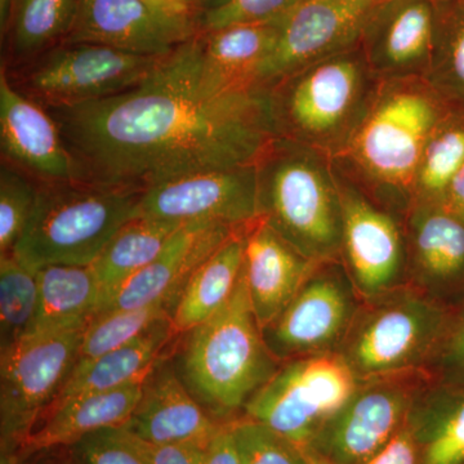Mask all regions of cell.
Instances as JSON below:
<instances>
[{"label": "cell", "instance_id": "74e56055", "mask_svg": "<svg viewBox=\"0 0 464 464\" xmlns=\"http://www.w3.org/2000/svg\"><path fill=\"white\" fill-rule=\"evenodd\" d=\"M424 373L438 383L464 384V304L457 313L449 314L447 326Z\"/></svg>", "mask_w": 464, "mask_h": 464}, {"label": "cell", "instance_id": "8fae6325", "mask_svg": "<svg viewBox=\"0 0 464 464\" xmlns=\"http://www.w3.org/2000/svg\"><path fill=\"white\" fill-rule=\"evenodd\" d=\"M357 293L342 259L322 261L285 310L262 334L280 362L338 353L355 323Z\"/></svg>", "mask_w": 464, "mask_h": 464}, {"label": "cell", "instance_id": "30bf717a", "mask_svg": "<svg viewBox=\"0 0 464 464\" xmlns=\"http://www.w3.org/2000/svg\"><path fill=\"white\" fill-rule=\"evenodd\" d=\"M85 328L23 338L0 353L2 453L20 450L72 373Z\"/></svg>", "mask_w": 464, "mask_h": 464}, {"label": "cell", "instance_id": "4fadbf2b", "mask_svg": "<svg viewBox=\"0 0 464 464\" xmlns=\"http://www.w3.org/2000/svg\"><path fill=\"white\" fill-rule=\"evenodd\" d=\"M335 173L343 217L342 261L360 298L372 301L408 284L404 218L372 199L337 168Z\"/></svg>", "mask_w": 464, "mask_h": 464}, {"label": "cell", "instance_id": "f907efd6", "mask_svg": "<svg viewBox=\"0 0 464 464\" xmlns=\"http://www.w3.org/2000/svg\"><path fill=\"white\" fill-rule=\"evenodd\" d=\"M183 5H188V7L195 9L199 14V9L203 0H179Z\"/></svg>", "mask_w": 464, "mask_h": 464}, {"label": "cell", "instance_id": "1f68e13d", "mask_svg": "<svg viewBox=\"0 0 464 464\" xmlns=\"http://www.w3.org/2000/svg\"><path fill=\"white\" fill-rule=\"evenodd\" d=\"M463 164L464 109L450 106L424 145L415 173L414 203L441 204Z\"/></svg>", "mask_w": 464, "mask_h": 464}, {"label": "cell", "instance_id": "b9f144b4", "mask_svg": "<svg viewBox=\"0 0 464 464\" xmlns=\"http://www.w3.org/2000/svg\"><path fill=\"white\" fill-rule=\"evenodd\" d=\"M204 464H241L230 422L224 423L204 450Z\"/></svg>", "mask_w": 464, "mask_h": 464}, {"label": "cell", "instance_id": "d590c367", "mask_svg": "<svg viewBox=\"0 0 464 464\" xmlns=\"http://www.w3.org/2000/svg\"><path fill=\"white\" fill-rule=\"evenodd\" d=\"M241 464H308L304 449L248 417L231 420Z\"/></svg>", "mask_w": 464, "mask_h": 464}, {"label": "cell", "instance_id": "8d00e7d4", "mask_svg": "<svg viewBox=\"0 0 464 464\" xmlns=\"http://www.w3.org/2000/svg\"><path fill=\"white\" fill-rule=\"evenodd\" d=\"M301 0H230L222 7L198 14V30L221 29L241 24H264L280 20Z\"/></svg>", "mask_w": 464, "mask_h": 464}, {"label": "cell", "instance_id": "ab89813d", "mask_svg": "<svg viewBox=\"0 0 464 464\" xmlns=\"http://www.w3.org/2000/svg\"><path fill=\"white\" fill-rule=\"evenodd\" d=\"M127 444L143 464H204L206 448L188 444H155L121 427Z\"/></svg>", "mask_w": 464, "mask_h": 464}, {"label": "cell", "instance_id": "603a6c76", "mask_svg": "<svg viewBox=\"0 0 464 464\" xmlns=\"http://www.w3.org/2000/svg\"><path fill=\"white\" fill-rule=\"evenodd\" d=\"M317 264L293 248L264 219L249 226L243 274L261 331L285 310Z\"/></svg>", "mask_w": 464, "mask_h": 464}, {"label": "cell", "instance_id": "ee69618b", "mask_svg": "<svg viewBox=\"0 0 464 464\" xmlns=\"http://www.w3.org/2000/svg\"><path fill=\"white\" fill-rule=\"evenodd\" d=\"M441 204L464 221V164L449 183Z\"/></svg>", "mask_w": 464, "mask_h": 464}, {"label": "cell", "instance_id": "6da1fadb", "mask_svg": "<svg viewBox=\"0 0 464 464\" xmlns=\"http://www.w3.org/2000/svg\"><path fill=\"white\" fill-rule=\"evenodd\" d=\"M47 110L76 181L142 192L188 174L255 164L276 137L266 88L221 96L199 90L190 41L132 90Z\"/></svg>", "mask_w": 464, "mask_h": 464}, {"label": "cell", "instance_id": "e575fe53", "mask_svg": "<svg viewBox=\"0 0 464 464\" xmlns=\"http://www.w3.org/2000/svg\"><path fill=\"white\" fill-rule=\"evenodd\" d=\"M38 183L20 168L3 160L0 168V255L12 253L25 230Z\"/></svg>", "mask_w": 464, "mask_h": 464}, {"label": "cell", "instance_id": "4316f807", "mask_svg": "<svg viewBox=\"0 0 464 464\" xmlns=\"http://www.w3.org/2000/svg\"><path fill=\"white\" fill-rule=\"evenodd\" d=\"M252 224L237 231L192 273L170 314L177 334L212 319L230 301L243 273L246 231Z\"/></svg>", "mask_w": 464, "mask_h": 464}, {"label": "cell", "instance_id": "f6af8a7d", "mask_svg": "<svg viewBox=\"0 0 464 464\" xmlns=\"http://www.w3.org/2000/svg\"><path fill=\"white\" fill-rule=\"evenodd\" d=\"M27 459H24L17 451L14 453H2L0 464H26Z\"/></svg>", "mask_w": 464, "mask_h": 464}, {"label": "cell", "instance_id": "d4e9b609", "mask_svg": "<svg viewBox=\"0 0 464 464\" xmlns=\"http://www.w3.org/2000/svg\"><path fill=\"white\" fill-rule=\"evenodd\" d=\"M176 335L179 334L170 316L164 317L125 346L88 364L75 365L48 411L81 396L123 389L145 381Z\"/></svg>", "mask_w": 464, "mask_h": 464}, {"label": "cell", "instance_id": "816d5d0a", "mask_svg": "<svg viewBox=\"0 0 464 464\" xmlns=\"http://www.w3.org/2000/svg\"><path fill=\"white\" fill-rule=\"evenodd\" d=\"M307 453V451H306ZM308 456V464H332L329 462H326V460L322 459V458L314 456V454L307 453Z\"/></svg>", "mask_w": 464, "mask_h": 464}, {"label": "cell", "instance_id": "7bdbcfd3", "mask_svg": "<svg viewBox=\"0 0 464 464\" xmlns=\"http://www.w3.org/2000/svg\"><path fill=\"white\" fill-rule=\"evenodd\" d=\"M137 2L142 3L146 7L163 14L169 20L198 26V12L183 5L179 0H137Z\"/></svg>", "mask_w": 464, "mask_h": 464}, {"label": "cell", "instance_id": "484cf974", "mask_svg": "<svg viewBox=\"0 0 464 464\" xmlns=\"http://www.w3.org/2000/svg\"><path fill=\"white\" fill-rule=\"evenodd\" d=\"M36 277L38 304L25 337L85 328L96 316L102 295L91 266H45Z\"/></svg>", "mask_w": 464, "mask_h": 464}, {"label": "cell", "instance_id": "5b68a950", "mask_svg": "<svg viewBox=\"0 0 464 464\" xmlns=\"http://www.w3.org/2000/svg\"><path fill=\"white\" fill-rule=\"evenodd\" d=\"M382 82L359 44L268 85L275 136L334 158L365 118Z\"/></svg>", "mask_w": 464, "mask_h": 464}, {"label": "cell", "instance_id": "c3c4849f", "mask_svg": "<svg viewBox=\"0 0 464 464\" xmlns=\"http://www.w3.org/2000/svg\"><path fill=\"white\" fill-rule=\"evenodd\" d=\"M334 2L355 3V5H378L386 0H334Z\"/></svg>", "mask_w": 464, "mask_h": 464}, {"label": "cell", "instance_id": "3957f363", "mask_svg": "<svg viewBox=\"0 0 464 464\" xmlns=\"http://www.w3.org/2000/svg\"><path fill=\"white\" fill-rule=\"evenodd\" d=\"M182 335L174 369L192 398L219 423L243 417L250 400L282 366L266 344L243 273L226 306Z\"/></svg>", "mask_w": 464, "mask_h": 464}, {"label": "cell", "instance_id": "8992f818", "mask_svg": "<svg viewBox=\"0 0 464 464\" xmlns=\"http://www.w3.org/2000/svg\"><path fill=\"white\" fill-rule=\"evenodd\" d=\"M32 216L12 250L33 271L51 265L91 266L130 219L142 191L81 181H36Z\"/></svg>", "mask_w": 464, "mask_h": 464}, {"label": "cell", "instance_id": "4dcf8cb0", "mask_svg": "<svg viewBox=\"0 0 464 464\" xmlns=\"http://www.w3.org/2000/svg\"><path fill=\"white\" fill-rule=\"evenodd\" d=\"M423 79L449 105L464 109V0H435L431 57Z\"/></svg>", "mask_w": 464, "mask_h": 464}, {"label": "cell", "instance_id": "e0dca14e", "mask_svg": "<svg viewBox=\"0 0 464 464\" xmlns=\"http://www.w3.org/2000/svg\"><path fill=\"white\" fill-rule=\"evenodd\" d=\"M199 33L137 0H78L63 43H91L140 56H166Z\"/></svg>", "mask_w": 464, "mask_h": 464}, {"label": "cell", "instance_id": "ac0fdd59", "mask_svg": "<svg viewBox=\"0 0 464 464\" xmlns=\"http://www.w3.org/2000/svg\"><path fill=\"white\" fill-rule=\"evenodd\" d=\"M435 0H386L366 20L359 45L381 82L423 78L431 57Z\"/></svg>", "mask_w": 464, "mask_h": 464}, {"label": "cell", "instance_id": "cb8c5ba5", "mask_svg": "<svg viewBox=\"0 0 464 464\" xmlns=\"http://www.w3.org/2000/svg\"><path fill=\"white\" fill-rule=\"evenodd\" d=\"M143 382L108 392L81 396L54 406L17 451L24 459L57 448H70L92 432L128 423L142 396Z\"/></svg>", "mask_w": 464, "mask_h": 464}, {"label": "cell", "instance_id": "60d3db41", "mask_svg": "<svg viewBox=\"0 0 464 464\" xmlns=\"http://www.w3.org/2000/svg\"><path fill=\"white\" fill-rule=\"evenodd\" d=\"M364 464H420V449L408 420L392 439Z\"/></svg>", "mask_w": 464, "mask_h": 464}, {"label": "cell", "instance_id": "d6986e66", "mask_svg": "<svg viewBox=\"0 0 464 464\" xmlns=\"http://www.w3.org/2000/svg\"><path fill=\"white\" fill-rule=\"evenodd\" d=\"M3 158L36 181H76L74 160L47 109L29 99L0 72Z\"/></svg>", "mask_w": 464, "mask_h": 464}, {"label": "cell", "instance_id": "ba28073f", "mask_svg": "<svg viewBox=\"0 0 464 464\" xmlns=\"http://www.w3.org/2000/svg\"><path fill=\"white\" fill-rule=\"evenodd\" d=\"M163 57L91 43H61L24 65L2 69L21 93L43 108H70L132 90L157 70Z\"/></svg>", "mask_w": 464, "mask_h": 464}, {"label": "cell", "instance_id": "44dd1931", "mask_svg": "<svg viewBox=\"0 0 464 464\" xmlns=\"http://www.w3.org/2000/svg\"><path fill=\"white\" fill-rule=\"evenodd\" d=\"M282 20L198 33L190 39V50L199 90L207 96H221L255 88L259 66L279 38Z\"/></svg>", "mask_w": 464, "mask_h": 464}, {"label": "cell", "instance_id": "277c9868", "mask_svg": "<svg viewBox=\"0 0 464 464\" xmlns=\"http://www.w3.org/2000/svg\"><path fill=\"white\" fill-rule=\"evenodd\" d=\"M256 169L259 218L308 259H342L343 217L333 159L275 137Z\"/></svg>", "mask_w": 464, "mask_h": 464}, {"label": "cell", "instance_id": "f546056e", "mask_svg": "<svg viewBox=\"0 0 464 464\" xmlns=\"http://www.w3.org/2000/svg\"><path fill=\"white\" fill-rule=\"evenodd\" d=\"M78 0H12L5 67L24 65L65 42L74 23Z\"/></svg>", "mask_w": 464, "mask_h": 464}, {"label": "cell", "instance_id": "83f0119b", "mask_svg": "<svg viewBox=\"0 0 464 464\" xmlns=\"http://www.w3.org/2000/svg\"><path fill=\"white\" fill-rule=\"evenodd\" d=\"M420 464H464V384L430 381L408 417Z\"/></svg>", "mask_w": 464, "mask_h": 464}, {"label": "cell", "instance_id": "7a4b0ae2", "mask_svg": "<svg viewBox=\"0 0 464 464\" xmlns=\"http://www.w3.org/2000/svg\"><path fill=\"white\" fill-rule=\"evenodd\" d=\"M450 106L423 78L382 82L365 118L333 163L372 199L405 218L414 203L424 145Z\"/></svg>", "mask_w": 464, "mask_h": 464}, {"label": "cell", "instance_id": "5bb4252c", "mask_svg": "<svg viewBox=\"0 0 464 464\" xmlns=\"http://www.w3.org/2000/svg\"><path fill=\"white\" fill-rule=\"evenodd\" d=\"M140 216L179 224H252L259 218L256 163L188 174L149 188Z\"/></svg>", "mask_w": 464, "mask_h": 464}, {"label": "cell", "instance_id": "836d02e7", "mask_svg": "<svg viewBox=\"0 0 464 464\" xmlns=\"http://www.w3.org/2000/svg\"><path fill=\"white\" fill-rule=\"evenodd\" d=\"M170 314L172 307L169 304H158L139 310H121L94 316L85 326L75 365L88 364L125 346L148 331L152 324L169 317Z\"/></svg>", "mask_w": 464, "mask_h": 464}, {"label": "cell", "instance_id": "7402d4cb", "mask_svg": "<svg viewBox=\"0 0 464 464\" xmlns=\"http://www.w3.org/2000/svg\"><path fill=\"white\" fill-rule=\"evenodd\" d=\"M224 423L201 408L164 355L143 381L142 396L124 429L155 444L206 448Z\"/></svg>", "mask_w": 464, "mask_h": 464}, {"label": "cell", "instance_id": "f1b7e54d", "mask_svg": "<svg viewBox=\"0 0 464 464\" xmlns=\"http://www.w3.org/2000/svg\"><path fill=\"white\" fill-rule=\"evenodd\" d=\"M183 225L139 216L116 232L91 265L102 295L100 308L121 284L151 264Z\"/></svg>", "mask_w": 464, "mask_h": 464}, {"label": "cell", "instance_id": "7c38bea8", "mask_svg": "<svg viewBox=\"0 0 464 464\" xmlns=\"http://www.w3.org/2000/svg\"><path fill=\"white\" fill-rule=\"evenodd\" d=\"M430 381L418 371L360 382L307 453L332 464H364L402 429Z\"/></svg>", "mask_w": 464, "mask_h": 464}, {"label": "cell", "instance_id": "bcb514c9", "mask_svg": "<svg viewBox=\"0 0 464 464\" xmlns=\"http://www.w3.org/2000/svg\"><path fill=\"white\" fill-rule=\"evenodd\" d=\"M230 2V0H203L201 3L199 14L201 12L212 11V9H217L225 5L226 3Z\"/></svg>", "mask_w": 464, "mask_h": 464}, {"label": "cell", "instance_id": "52a82bcc", "mask_svg": "<svg viewBox=\"0 0 464 464\" xmlns=\"http://www.w3.org/2000/svg\"><path fill=\"white\" fill-rule=\"evenodd\" d=\"M365 302L338 350L357 380L424 372L447 326L445 304L409 283Z\"/></svg>", "mask_w": 464, "mask_h": 464}, {"label": "cell", "instance_id": "9c48e42d", "mask_svg": "<svg viewBox=\"0 0 464 464\" xmlns=\"http://www.w3.org/2000/svg\"><path fill=\"white\" fill-rule=\"evenodd\" d=\"M359 384L338 353L299 357L283 362L243 415L307 451Z\"/></svg>", "mask_w": 464, "mask_h": 464}, {"label": "cell", "instance_id": "d6a6232c", "mask_svg": "<svg viewBox=\"0 0 464 464\" xmlns=\"http://www.w3.org/2000/svg\"><path fill=\"white\" fill-rule=\"evenodd\" d=\"M38 304V277L12 253L0 258V353L23 340Z\"/></svg>", "mask_w": 464, "mask_h": 464}, {"label": "cell", "instance_id": "ffe728a7", "mask_svg": "<svg viewBox=\"0 0 464 464\" xmlns=\"http://www.w3.org/2000/svg\"><path fill=\"white\" fill-rule=\"evenodd\" d=\"M404 230L411 285L442 304L464 295V221L444 204L414 203Z\"/></svg>", "mask_w": 464, "mask_h": 464}, {"label": "cell", "instance_id": "7dc6e473", "mask_svg": "<svg viewBox=\"0 0 464 464\" xmlns=\"http://www.w3.org/2000/svg\"><path fill=\"white\" fill-rule=\"evenodd\" d=\"M12 0H0V23H2V30L7 24L9 9H11Z\"/></svg>", "mask_w": 464, "mask_h": 464}, {"label": "cell", "instance_id": "9a60e30c", "mask_svg": "<svg viewBox=\"0 0 464 464\" xmlns=\"http://www.w3.org/2000/svg\"><path fill=\"white\" fill-rule=\"evenodd\" d=\"M374 7L334 0H301L283 17L276 44L256 74V87L267 88L302 67L359 44Z\"/></svg>", "mask_w": 464, "mask_h": 464}, {"label": "cell", "instance_id": "681fc988", "mask_svg": "<svg viewBox=\"0 0 464 464\" xmlns=\"http://www.w3.org/2000/svg\"><path fill=\"white\" fill-rule=\"evenodd\" d=\"M44 464H79V463L76 462L74 456H72V454L70 453V450H69V456H67L65 458H61V459L50 460V462H47Z\"/></svg>", "mask_w": 464, "mask_h": 464}, {"label": "cell", "instance_id": "2e32d148", "mask_svg": "<svg viewBox=\"0 0 464 464\" xmlns=\"http://www.w3.org/2000/svg\"><path fill=\"white\" fill-rule=\"evenodd\" d=\"M244 226L188 222L168 241L151 264L130 276L103 304L97 315L139 310L152 304L176 306L192 273Z\"/></svg>", "mask_w": 464, "mask_h": 464}, {"label": "cell", "instance_id": "f35d334b", "mask_svg": "<svg viewBox=\"0 0 464 464\" xmlns=\"http://www.w3.org/2000/svg\"><path fill=\"white\" fill-rule=\"evenodd\" d=\"M79 464H143L118 429L92 432L67 448Z\"/></svg>", "mask_w": 464, "mask_h": 464}]
</instances>
